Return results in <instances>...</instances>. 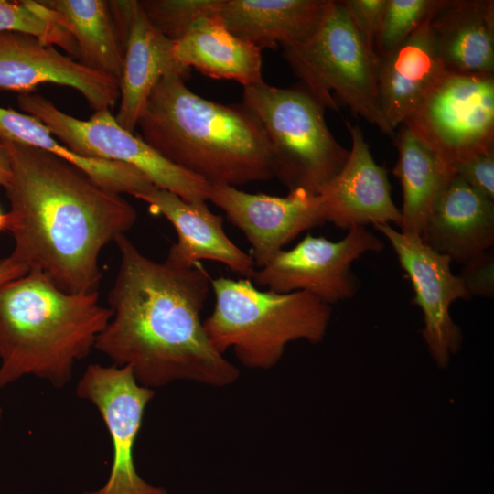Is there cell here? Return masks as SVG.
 <instances>
[{"instance_id": "6da1fadb", "label": "cell", "mask_w": 494, "mask_h": 494, "mask_svg": "<svg viewBox=\"0 0 494 494\" xmlns=\"http://www.w3.org/2000/svg\"><path fill=\"white\" fill-rule=\"evenodd\" d=\"M114 242L120 262L108 294L112 317L94 349L152 390L176 381L233 383L239 370L215 349L201 320L211 279L200 263L154 261L125 234Z\"/></svg>"}, {"instance_id": "7a4b0ae2", "label": "cell", "mask_w": 494, "mask_h": 494, "mask_svg": "<svg viewBox=\"0 0 494 494\" xmlns=\"http://www.w3.org/2000/svg\"><path fill=\"white\" fill-rule=\"evenodd\" d=\"M4 142L12 172L5 188L14 238L9 257L64 292L98 291L100 253L134 226L136 210L63 159Z\"/></svg>"}, {"instance_id": "3957f363", "label": "cell", "mask_w": 494, "mask_h": 494, "mask_svg": "<svg viewBox=\"0 0 494 494\" xmlns=\"http://www.w3.org/2000/svg\"><path fill=\"white\" fill-rule=\"evenodd\" d=\"M184 80L170 73L154 88L137 123L141 138L209 185L274 178L270 146L255 116L242 103L199 96Z\"/></svg>"}, {"instance_id": "277c9868", "label": "cell", "mask_w": 494, "mask_h": 494, "mask_svg": "<svg viewBox=\"0 0 494 494\" xmlns=\"http://www.w3.org/2000/svg\"><path fill=\"white\" fill-rule=\"evenodd\" d=\"M111 317L98 291L67 293L38 271L0 285V389L25 376L65 386Z\"/></svg>"}, {"instance_id": "5b68a950", "label": "cell", "mask_w": 494, "mask_h": 494, "mask_svg": "<svg viewBox=\"0 0 494 494\" xmlns=\"http://www.w3.org/2000/svg\"><path fill=\"white\" fill-rule=\"evenodd\" d=\"M212 313L203 321L217 351L232 349L245 367L267 370L283 357L287 344L324 338L331 306L306 292L276 293L256 288L250 279H211Z\"/></svg>"}, {"instance_id": "8992f818", "label": "cell", "mask_w": 494, "mask_h": 494, "mask_svg": "<svg viewBox=\"0 0 494 494\" xmlns=\"http://www.w3.org/2000/svg\"><path fill=\"white\" fill-rule=\"evenodd\" d=\"M300 87L325 109L339 104L394 137L380 106L378 59L366 48L342 1L328 0L317 25L303 41L282 47Z\"/></svg>"}, {"instance_id": "52a82bcc", "label": "cell", "mask_w": 494, "mask_h": 494, "mask_svg": "<svg viewBox=\"0 0 494 494\" xmlns=\"http://www.w3.org/2000/svg\"><path fill=\"white\" fill-rule=\"evenodd\" d=\"M242 105L260 123L274 177L289 191L318 194L347 161L349 150L328 129L325 108L303 88H279L264 81L244 87Z\"/></svg>"}, {"instance_id": "ba28073f", "label": "cell", "mask_w": 494, "mask_h": 494, "mask_svg": "<svg viewBox=\"0 0 494 494\" xmlns=\"http://www.w3.org/2000/svg\"><path fill=\"white\" fill-rule=\"evenodd\" d=\"M17 104L74 153L131 166L155 187L174 192L187 201L208 200V183L170 163L140 135L123 128L109 109L96 111L90 119L81 120L33 92L19 94Z\"/></svg>"}, {"instance_id": "9c48e42d", "label": "cell", "mask_w": 494, "mask_h": 494, "mask_svg": "<svg viewBox=\"0 0 494 494\" xmlns=\"http://www.w3.org/2000/svg\"><path fill=\"white\" fill-rule=\"evenodd\" d=\"M403 124L451 171L494 149V75L443 70Z\"/></svg>"}, {"instance_id": "30bf717a", "label": "cell", "mask_w": 494, "mask_h": 494, "mask_svg": "<svg viewBox=\"0 0 494 494\" xmlns=\"http://www.w3.org/2000/svg\"><path fill=\"white\" fill-rule=\"evenodd\" d=\"M383 247V242L366 228L350 229L338 242L307 234L294 248L280 251L268 263L256 269L252 279L268 290L306 292L331 306L352 298L358 291L352 263Z\"/></svg>"}, {"instance_id": "8fae6325", "label": "cell", "mask_w": 494, "mask_h": 494, "mask_svg": "<svg viewBox=\"0 0 494 494\" xmlns=\"http://www.w3.org/2000/svg\"><path fill=\"white\" fill-rule=\"evenodd\" d=\"M76 393L97 408L113 446L108 479L99 489L84 494H167L166 489L140 477L134 459L145 411L155 391L140 385L130 367L93 363L81 377Z\"/></svg>"}, {"instance_id": "7c38bea8", "label": "cell", "mask_w": 494, "mask_h": 494, "mask_svg": "<svg viewBox=\"0 0 494 494\" xmlns=\"http://www.w3.org/2000/svg\"><path fill=\"white\" fill-rule=\"evenodd\" d=\"M390 242L414 292V303L424 317L422 337L439 368L447 367L462 346L461 328L450 315L452 303L470 299L459 275L451 271L452 260L428 246L415 234L403 233L390 224L373 226Z\"/></svg>"}, {"instance_id": "4fadbf2b", "label": "cell", "mask_w": 494, "mask_h": 494, "mask_svg": "<svg viewBox=\"0 0 494 494\" xmlns=\"http://www.w3.org/2000/svg\"><path fill=\"white\" fill-rule=\"evenodd\" d=\"M208 200L220 208L245 235L256 269L268 263L300 233L326 222L319 195L305 189L278 197L211 184Z\"/></svg>"}, {"instance_id": "5bb4252c", "label": "cell", "mask_w": 494, "mask_h": 494, "mask_svg": "<svg viewBox=\"0 0 494 494\" xmlns=\"http://www.w3.org/2000/svg\"><path fill=\"white\" fill-rule=\"evenodd\" d=\"M45 83L77 90L95 112L109 109L120 97L115 78L86 67L32 35L0 32V89L26 94Z\"/></svg>"}, {"instance_id": "9a60e30c", "label": "cell", "mask_w": 494, "mask_h": 494, "mask_svg": "<svg viewBox=\"0 0 494 494\" xmlns=\"http://www.w3.org/2000/svg\"><path fill=\"white\" fill-rule=\"evenodd\" d=\"M346 125L352 142L349 157L318 192L325 220L348 231L370 224L399 226L401 212L391 196L387 170L375 162L360 127Z\"/></svg>"}, {"instance_id": "2e32d148", "label": "cell", "mask_w": 494, "mask_h": 494, "mask_svg": "<svg viewBox=\"0 0 494 494\" xmlns=\"http://www.w3.org/2000/svg\"><path fill=\"white\" fill-rule=\"evenodd\" d=\"M125 33L124 66L119 80L120 106L114 116L125 130L134 133L148 98L159 81L178 73L185 79L190 70L174 55V41L148 21L139 1H113Z\"/></svg>"}, {"instance_id": "e0dca14e", "label": "cell", "mask_w": 494, "mask_h": 494, "mask_svg": "<svg viewBox=\"0 0 494 494\" xmlns=\"http://www.w3.org/2000/svg\"><path fill=\"white\" fill-rule=\"evenodd\" d=\"M155 215L164 216L175 228L177 242L166 261L184 268L201 260L220 263L241 276L251 279L256 270L252 256L227 236L223 218L209 209L205 201H187L174 192L156 187L140 195Z\"/></svg>"}, {"instance_id": "ac0fdd59", "label": "cell", "mask_w": 494, "mask_h": 494, "mask_svg": "<svg viewBox=\"0 0 494 494\" xmlns=\"http://www.w3.org/2000/svg\"><path fill=\"white\" fill-rule=\"evenodd\" d=\"M423 241L465 264L494 244V201L452 172L427 219Z\"/></svg>"}, {"instance_id": "d6986e66", "label": "cell", "mask_w": 494, "mask_h": 494, "mask_svg": "<svg viewBox=\"0 0 494 494\" xmlns=\"http://www.w3.org/2000/svg\"><path fill=\"white\" fill-rule=\"evenodd\" d=\"M430 29L444 70L494 75L493 0H449Z\"/></svg>"}, {"instance_id": "ffe728a7", "label": "cell", "mask_w": 494, "mask_h": 494, "mask_svg": "<svg viewBox=\"0 0 494 494\" xmlns=\"http://www.w3.org/2000/svg\"><path fill=\"white\" fill-rule=\"evenodd\" d=\"M427 18L400 46L378 59L377 88L382 115L389 127L404 123L424 92L444 70Z\"/></svg>"}, {"instance_id": "44dd1931", "label": "cell", "mask_w": 494, "mask_h": 494, "mask_svg": "<svg viewBox=\"0 0 494 494\" xmlns=\"http://www.w3.org/2000/svg\"><path fill=\"white\" fill-rule=\"evenodd\" d=\"M328 0H223L220 19L232 34L263 48L303 41Z\"/></svg>"}, {"instance_id": "7402d4cb", "label": "cell", "mask_w": 494, "mask_h": 494, "mask_svg": "<svg viewBox=\"0 0 494 494\" xmlns=\"http://www.w3.org/2000/svg\"><path fill=\"white\" fill-rule=\"evenodd\" d=\"M174 55L184 68L213 79L231 80L243 88L263 82L262 49L232 34L220 16L198 22L174 41Z\"/></svg>"}, {"instance_id": "603a6c76", "label": "cell", "mask_w": 494, "mask_h": 494, "mask_svg": "<svg viewBox=\"0 0 494 494\" xmlns=\"http://www.w3.org/2000/svg\"><path fill=\"white\" fill-rule=\"evenodd\" d=\"M54 10L60 25L73 37L80 62L120 80L125 33L113 1L41 0Z\"/></svg>"}, {"instance_id": "cb8c5ba5", "label": "cell", "mask_w": 494, "mask_h": 494, "mask_svg": "<svg viewBox=\"0 0 494 494\" xmlns=\"http://www.w3.org/2000/svg\"><path fill=\"white\" fill-rule=\"evenodd\" d=\"M0 139L32 146L73 165L101 188L135 198L155 186L134 167L118 162L82 156L71 151L39 120L10 108L0 107Z\"/></svg>"}, {"instance_id": "d4e9b609", "label": "cell", "mask_w": 494, "mask_h": 494, "mask_svg": "<svg viewBox=\"0 0 494 494\" xmlns=\"http://www.w3.org/2000/svg\"><path fill=\"white\" fill-rule=\"evenodd\" d=\"M398 160L393 174L400 181L403 207L400 231L422 237L432 208L452 173L404 124L394 135Z\"/></svg>"}, {"instance_id": "484cf974", "label": "cell", "mask_w": 494, "mask_h": 494, "mask_svg": "<svg viewBox=\"0 0 494 494\" xmlns=\"http://www.w3.org/2000/svg\"><path fill=\"white\" fill-rule=\"evenodd\" d=\"M2 31L32 35L45 43L62 48L71 59H79L73 37L60 25L58 14L41 1L0 0Z\"/></svg>"}, {"instance_id": "4316f807", "label": "cell", "mask_w": 494, "mask_h": 494, "mask_svg": "<svg viewBox=\"0 0 494 494\" xmlns=\"http://www.w3.org/2000/svg\"><path fill=\"white\" fill-rule=\"evenodd\" d=\"M449 0H387L375 39L378 59L400 46L427 18L438 13Z\"/></svg>"}, {"instance_id": "83f0119b", "label": "cell", "mask_w": 494, "mask_h": 494, "mask_svg": "<svg viewBox=\"0 0 494 494\" xmlns=\"http://www.w3.org/2000/svg\"><path fill=\"white\" fill-rule=\"evenodd\" d=\"M139 3L152 26L176 41L198 22L219 16L223 0H143Z\"/></svg>"}, {"instance_id": "f1b7e54d", "label": "cell", "mask_w": 494, "mask_h": 494, "mask_svg": "<svg viewBox=\"0 0 494 494\" xmlns=\"http://www.w3.org/2000/svg\"><path fill=\"white\" fill-rule=\"evenodd\" d=\"M342 4L364 45L377 58L375 39L387 0H342Z\"/></svg>"}, {"instance_id": "f546056e", "label": "cell", "mask_w": 494, "mask_h": 494, "mask_svg": "<svg viewBox=\"0 0 494 494\" xmlns=\"http://www.w3.org/2000/svg\"><path fill=\"white\" fill-rule=\"evenodd\" d=\"M452 171L469 186L494 201V149L464 159L456 164Z\"/></svg>"}, {"instance_id": "4dcf8cb0", "label": "cell", "mask_w": 494, "mask_h": 494, "mask_svg": "<svg viewBox=\"0 0 494 494\" xmlns=\"http://www.w3.org/2000/svg\"><path fill=\"white\" fill-rule=\"evenodd\" d=\"M493 273L494 254L492 250H489L466 263L459 277L471 296L493 297Z\"/></svg>"}, {"instance_id": "1f68e13d", "label": "cell", "mask_w": 494, "mask_h": 494, "mask_svg": "<svg viewBox=\"0 0 494 494\" xmlns=\"http://www.w3.org/2000/svg\"><path fill=\"white\" fill-rule=\"evenodd\" d=\"M28 272L27 268L7 257L0 259V285L20 277Z\"/></svg>"}, {"instance_id": "d6a6232c", "label": "cell", "mask_w": 494, "mask_h": 494, "mask_svg": "<svg viewBox=\"0 0 494 494\" xmlns=\"http://www.w3.org/2000/svg\"><path fill=\"white\" fill-rule=\"evenodd\" d=\"M11 176L8 151L5 142L0 139V186L5 188L11 180Z\"/></svg>"}, {"instance_id": "836d02e7", "label": "cell", "mask_w": 494, "mask_h": 494, "mask_svg": "<svg viewBox=\"0 0 494 494\" xmlns=\"http://www.w3.org/2000/svg\"><path fill=\"white\" fill-rule=\"evenodd\" d=\"M9 224L8 213H5L0 209V231H7Z\"/></svg>"}, {"instance_id": "e575fe53", "label": "cell", "mask_w": 494, "mask_h": 494, "mask_svg": "<svg viewBox=\"0 0 494 494\" xmlns=\"http://www.w3.org/2000/svg\"><path fill=\"white\" fill-rule=\"evenodd\" d=\"M2 413H3V410H2V407L0 406V419L2 417Z\"/></svg>"}]
</instances>
